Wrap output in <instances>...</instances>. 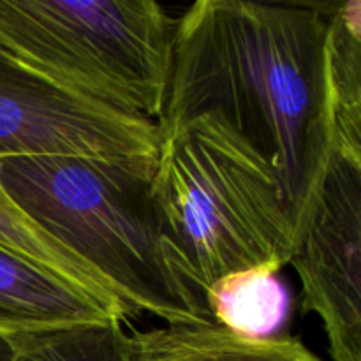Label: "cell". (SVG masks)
Wrapping results in <instances>:
<instances>
[{"label": "cell", "mask_w": 361, "mask_h": 361, "mask_svg": "<svg viewBox=\"0 0 361 361\" xmlns=\"http://www.w3.org/2000/svg\"><path fill=\"white\" fill-rule=\"evenodd\" d=\"M212 321L245 337H270L284 319V288L271 274H242L224 279L207 296Z\"/></svg>", "instance_id": "obj_10"}, {"label": "cell", "mask_w": 361, "mask_h": 361, "mask_svg": "<svg viewBox=\"0 0 361 361\" xmlns=\"http://www.w3.org/2000/svg\"><path fill=\"white\" fill-rule=\"evenodd\" d=\"M154 201L169 263L204 302L224 279L291 264L300 226L281 182L208 116L161 133Z\"/></svg>", "instance_id": "obj_3"}, {"label": "cell", "mask_w": 361, "mask_h": 361, "mask_svg": "<svg viewBox=\"0 0 361 361\" xmlns=\"http://www.w3.org/2000/svg\"><path fill=\"white\" fill-rule=\"evenodd\" d=\"M123 321L97 298L0 245V334Z\"/></svg>", "instance_id": "obj_7"}, {"label": "cell", "mask_w": 361, "mask_h": 361, "mask_svg": "<svg viewBox=\"0 0 361 361\" xmlns=\"http://www.w3.org/2000/svg\"><path fill=\"white\" fill-rule=\"evenodd\" d=\"M157 123L63 87L0 48V159L157 157Z\"/></svg>", "instance_id": "obj_5"}, {"label": "cell", "mask_w": 361, "mask_h": 361, "mask_svg": "<svg viewBox=\"0 0 361 361\" xmlns=\"http://www.w3.org/2000/svg\"><path fill=\"white\" fill-rule=\"evenodd\" d=\"M0 245L34 261L39 267L46 268L69 284L80 288L81 291L92 295L115 310L123 321L133 316L129 307L120 300V296L97 271L92 270L73 252L63 249L56 240L39 229L6 196L2 187H0Z\"/></svg>", "instance_id": "obj_9"}, {"label": "cell", "mask_w": 361, "mask_h": 361, "mask_svg": "<svg viewBox=\"0 0 361 361\" xmlns=\"http://www.w3.org/2000/svg\"><path fill=\"white\" fill-rule=\"evenodd\" d=\"M13 338L16 361H130L123 321L42 328Z\"/></svg>", "instance_id": "obj_11"}, {"label": "cell", "mask_w": 361, "mask_h": 361, "mask_svg": "<svg viewBox=\"0 0 361 361\" xmlns=\"http://www.w3.org/2000/svg\"><path fill=\"white\" fill-rule=\"evenodd\" d=\"M130 361H324L293 337H245L215 323L130 331Z\"/></svg>", "instance_id": "obj_8"}, {"label": "cell", "mask_w": 361, "mask_h": 361, "mask_svg": "<svg viewBox=\"0 0 361 361\" xmlns=\"http://www.w3.org/2000/svg\"><path fill=\"white\" fill-rule=\"evenodd\" d=\"M328 4L200 0L178 18L159 133L221 123L281 182L302 228L331 147Z\"/></svg>", "instance_id": "obj_1"}, {"label": "cell", "mask_w": 361, "mask_h": 361, "mask_svg": "<svg viewBox=\"0 0 361 361\" xmlns=\"http://www.w3.org/2000/svg\"><path fill=\"white\" fill-rule=\"evenodd\" d=\"M157 157L0 159L6 196L129 307L166 326L214 323L166 254L154 201Z\"/></svg>", "instance_id": "obj_2"}, {"label": "cell", "mask_w": 361, "mask_h": 361, "mask_svg": "<svg viewBox=\"0 0 361 361\" xmlns=\"http://www.w3.org/2000/svg\"><path fill=\"white\" fill-rule=\"evenodd\" d=\"M176 23L154 0H0V48L71 90L157 123Z\"/></svg>", "instance_id": "obj_4"}, {"label": "cell", "mask_w": 361, "mask_h": 361, "mask_svg": "<svg viewBox=\"0 0 361 361\" xmlns=\"http://www.w3.org/2000/svg\"><path fill=\"white\" fill-rule=\"evenodd\" d=\"M328 69L361 94V13L345 18L331 6Z\"/></svg>", "instance_id": "obj_12"}, {"label": "cell", "mask_w": 361, "mask_h": 361, "mask_svg": "<svg viewBox=\"0 0 361 361\" xmlns=\"http://www.w3.org/2000/svg\"><path fill=\"white\" fill-rule=\"evenodd\" d=\"M0 361H16L14 338L4 334H0Z\"/></svg>", "instance_id": "obj_14"}, {"label": "cell", "mask_w": 361, "mask_h": 361, "mask_svg": "<svg viewBox=\"0 0 361 361\" xmlns=\"http://www.w3.org/2000/svg\"><path fill=\"white\" fill-rule=\"evenodd\" d=\"M331 133L337 147L361 169V94L330 74Z\"/></svg>", "instance_id": "obj_13"}, {"label": "cell", "mask_w": 361, "mask_h": 361, "mask_svg": "<svg viewBox=\"0 0 361 361\" xmlns=\"http://www.w3.org/2000/svg\"><path fill=\"white\" fill-rule=\"evenodd\" d=\"M334 361H361V169L334 141L293 254Z\"/></svg>", "instance_id": "obj_6"}]
</instances>
